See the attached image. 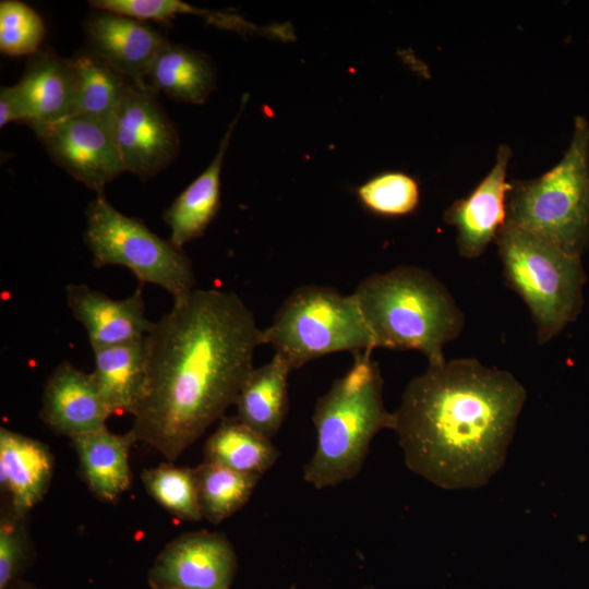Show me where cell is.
I'll use <instances>...</instances> for the list:
<instances>
[{
  "label": "cell",
  "instance_id": "cell-9",
  "mask_svg": "<svg viewBox=\"0 0 589 589\" xmlns=\"http://www.w3.org/2000/svg\"><path fill=\"white\" fill-rule=\"evenodd\" d=\"M115 140L125 168L147 180L178 156V132L146 83H132L113 115Z\"/></svg>",
  "mask_w": 589,
  "mask_h": 589
},
{
  "label": "cell",
  "instance_id": "cell-21",
  "mask_svg": "<svg viewBox=\"0 0 589 589\" xmlns=\"http://www.w3.org/2000/svg\"><path fill=\"white\" fill-rule=\"evenodd\" d=\"M292 370L278 354L253 369L236 400L237 418L254 431L272 438L288 411V375Z\"/></svg>",
  "mask_w": 589,
  "mask_h": 589
},
{
  "label": "cell",
  "instance_id": "cell-8",
  "mask_svg": "<svg viewBox=\"0 0 589 589\" xmlns=\"http://www.w3.org/2000/svg\"><path fill=\"white\" fill-rule=\"evenodd\" d=\"M85 215L84 241L95 267L124 266L139 285H157L173 299L195 289L192 263L182 249L154 233L139 218L117 211L104 193L88 204Z\"/></svg>",
  "mask_w": 589,
  "mask_h": 589
},
{
  "label": "cell",
  "instance_id": "cell-28",
  "mask_svg": "<svg viewBox=\"0 0 589 589\" xmlns=\"http://www.w3.org/2000/svg\"><path fill=\"white\" fill-rule=\"evenodd\" d=\"M45 35L40 15L16 0L0 2V50L9 56H33Z\"/></svg>",
  "mask_w": 589,
  "mask_h": 589
},
{
  "label": "cell",
  "instance_id": "cell-30",
  "mask_svg": "<svg viewBox=\"0 0 589 589\" xmlns=\"http://www.w3.org/2000/svg\"><path fill=\"white\" fill-rule=\"evenodd\" d=\"M89 5L141 21L169 22L179 14L205 16L208 22L226 27L229 14L200 10L180 0H93Z\"/></svg>",
  "mask_w": 589,
  "mask_h": 589
},
{
  "label": "cell",
  "instance_id": "cell-20",
  "mask_svg": "<svg viewBox=\"0 0 589 589\" xmlns=\"http://www.w3.org/2000/svg\"><path fill=\"white\" fill-rule=\"evenodd\" d=\"M93 351L92 375L111 414H132L146 381L145 337Z\"/></svg>",
  "mask_w": 589,
  "mask_h": 589
},
{
  "label": "cell",
  "instance_id": "cell-26",
  "mask_svg": "<svg viewBox=\"0 0 589 589\" xmlns=\"http://www.w3.org/2000/svg\"><path fill=\"white\" fill-rule=\"evenodd\" d=\"M141 478L147 493L175 517L187 521L203 518L195 469L164 462L144 469Z\"/></svg>",
  "mask_w": 589,
  "mask_h": 589
},
{
  "label": "cell",
  "instance_id": "cell-4",
  "mask_svg": "<svg viewBox=\"0 0 589 589\" xmlns=\"http://www.w3.org/2000/svg\"><path fill=\"white\" fill-rule=\"evenodd\" d=\"M371 354L372 350L354 353L346 374L317 399L312 414L316 446L303 469V479L315 489L356 477L373 437L393 428V412L383 402L380 368Z\"/></svg>",
  "mask_w": 589,
  "mask_h": 589
},
{
  "label": "cell",
  "instance_id": "cell-13",
  "mask_svg": "<svg viewBox=\"0 0 589 589\" xmlns=\"http://www.w3.org/2000/svg\"><path fill=\"white\" fill-rule=\"evenodd\" d=\"M510 155L509 147L501 145L491 171L445 213V221L457 229L458 250L464 257L480 256L506 221V196L513 188L506 181Z\"/></svg>",
  "mask_w": 589,
  "mask_h": 589
},
{
  "label": "cell",
  "instance_id": "cell-23",
  "mask_svg": "<svg viewBox=\"0 0 589 589\" xmlns=\"http://www.w3.org/2000/svg\"><path fill=\"white\" fill-rule=\"evenodd\" d=\"M205 461L237 472L260 474L271 469L279 450L271 438L254 431L237 417H223L204 448Z\"/></svg>",
  "mask_w": 589,
  "mask_h": 589
},
{
  "label": "cell",
  "instance_id": "cell-22",
  "mask_svg": "<svg viewBox=\"0 0 589 589\" xmlns=\"http://www.w3.org/2000/svg\"><path fill=\"white\" fill-rule=\"evenodd\" d=\"M215 68L204 53L167 41L157 55L146 83L184 103L203 104L215 87Z\"/></svg>",
  "mask_w": 589,
  "mask_h": 589
},
{
  "label": "cell",
  "instance_id": "cell-14",
  "mask_svg": "<svg viewBox=\"0 0 589 589\" xmlns=\"http://www.w3.org/2000/svg\"><path fill=\"white\" fill-rule=\"evenodd\" d=\"M110 416L92 373L64 361L48 377L40 418L53 432L72 438L105 428Z\"/></svg>",
  "mask_w": 589,
  "mask_h": 589
},
{
  "label": "cell",
  "instance_id": "cell-18",
  "mask_svg": "<svg viewBox=\"0 0 589 589\" xmlns=\"http://www.w3.org/2000/svg\"><path fill=\"white\" fill-rule=\"evenodd\" d=\"M247 103L229 124L221 139L216 156L208 167L194 179L164 213V220L170 229V241L181 248L200 238L216 217L220 206V172L226 151L235 127Z\"/></svg>",
  "mask_w": 589,
  "mask_h": 589
},
{
  "label": "cell",
  "instance_id": "cell-27",
  "mask_svg": "<svg viewBox=\"0 0 589 589\" xmlns=\"http://www.w3.org/2000/svg\"><path fill=\"white\" fill-rule=\"evenodd\" d=\"M357 196L371 213L404 216L417 208L420 191L414 178L399 171H387L361 184Z\"/></svg>",
  "mask_w": 589,
  "mask_h": 589
},
{
  "label": "cell",
  "instance_id": "cell-7",
  "mask_svg": "<svg viewBox=\"0 0 589 589\" xmlns=\"http://www.w3.org/2000/svg\"><path fill=\"white\" fill-rule=\"evenodd\" d=\"M264 344L273 346L291 370L334 352L376 348L356 296L325 286L296 289L262 329Z\"/></svg>",
  "mask_w": 589,
  "mask_h": 589
},
{
  "label": "cell",
  "instance_id": "cell-2",
  "mask_svg": "<svg viewBox=\"0 0 589 589\" xmlns=\"http://www.w3.org/2000/svg\"><path fill=\"white\" fill-rule=\"evenodd\" d=\"M525 399L507 371L443 360L409 382L392 430L414 473L443 489L480 488L503 466Z\"/></svg>",
  "mask_w": 589,
  "mask_h": 589
},
{
  "label": "cell",
  "instance_id": "cell-1",
  "mask_svg": "<svg viewBox=\"0 0 589 589\" xmlns=\"http://www.w3.org/2000/svg\"><path fill=\"white\" fill-rule=\"evenodd\" d=\"M262 329L233 292L193 289L145 337L146 381L129 433L169 462L191 446L252 372Z\"/></svg>",
  "mask_w": 589,
  "mask_h": 589
},
{
  "label": "cell",
  "instance_id": "cell-17",
  "mask_svg": "<svg viewBox=\"0 0 589 589\" xmlns=\"http://www.w3.org/2000/svg\"><path fill=\"white\" fill-rule=\"evenodd\" d=\"M53 471V458L44 443L0 429V485L10 506L27 514L45 495Z\"/></svg>",
  "mask_w": 589,
  "mask_h": 589
},
{
  "label": "cell",
  "instance_id": "cell-31",
  "mask_svg": "<svg viewBox=\"0 0 589 589\" xmlns=\"http://www.w3.org/2000/svg\"><path fill=\"white\" fill-rule=\"evenodd\" d=\"M11 121L23 122V116L12 86H2L0 89V127Z\"/></svg>",
  "mask_w": 589,
  "mask_h": 589
},
{
  "label": "cell",
  "instance_id": "cell-10",
  "mask_svg": "<svg viewBox=\"0 0 589 589\" xmlns=\"http://www.w3.org/2000/svg\"><path fill=\"white\" fill-rule=\"evenodd\" d=\"M32 130L58 166L97 194L125 171L112 121L76 113Z\"/></svg>",
  "mask_w": 589,
  "mask_h": 589
},
{
  "label": "cell",
  "instance_id": "cell-25",
  "mask_svg": "<svg viewBox=\"0 0 589 589\" xmlns=\"http://www.w3.org/2000/svg\"><path fill=\"white\" fill-rule=\"evenodd\" d=\"M195 470L202 516L216 525L247 504L262 477L205 460Z\"/></svg>",
  "mask_w": 589,
  "mask_h": 589
},
{
  "label": "cell",
  "instance_id": "cell-15",
  "mask_svg": "<svg viewBox=\"0 0 589 589\" xmlns=\"http://www.w3.org/2000/svg\"><path fill=\"white\" fill-rule=\"evenodd\" d=\"M143 286L123 300H115L86 285L65 288L69 309L86 329L92 349L143 339L153 327L145 315Z\"/></svg>",
  "mask_w": 589,
  "mask_h": 589
},
{
  "label": "cell",
  "instance_id": "cell-11",
  "mask_svg": "<svg viewBox=\"0 0 589 589\" xmlns=\"http://www.w3.org/2000/svg\"><path fill=\"white\" fill-rule=\"evenodd\" d=\"M238 561L229 539L206 530L169 542L149 572L152 589H230Z\"/></svg>",
  "mask_w": 589,
  "mask_h": 589
},
{
  "label": "cell",
  "instance_id": "cell-12",
  "mask_svg": "<svg viewBox=\"0 0 589 589\" xmlns=\"http://www.w3.org/2000/svg\"><path fill=\"white\" fill-rule=\"evenodd\" d=\"M87 46L132 83H146L151 68L168 41L144 21L97 10L84 23Z\"/></svg>",
  "mask_w": 589,
  "mask_h": 589
},
{
  "label": "cell",
  "instance_id": "cell-5",
  "mask_svg": "<svg viewBox=\"0 0 589 589\" xmlns=\"http://www.w3.org/2000/svg\"><path fill=\"white\" fill-rule=\"evenodd\" d=\"M507 220L581 256L589 243V125L575 119L563 158L541 177L512 188Z\"/></svg>",
  "mask_w": 589,
  "mask_h": 589
},
{
  "label": "cell",
  "instance_id": "cell-16",
  "mask_svg": "<svg viewBox=\"0 0 589 589\" xmlns=\"http://www.w3.org/2000/svg\"><path fill=\"white\" fill-rule=\"evenodd\" d=\"M12 88L23 122L31 128L76 113V81L70 58L46 50L36 52Z\"/></svg>",
  "mask_w": 589,
  "mask_h": 589
},
{
  "label": "cell",
  "instance_id": "cell-19",
  "mask_svg": "<svg viewBox=\"0 0 589 589\" xmlns=\"http://www.w3.org/2000/svg\"><path fill=\"white\" fill-rule=\"evenodd\" d=\"M82 478L100 500L115 501L131 483L129 454L135 443L131 434L119 435L107 428L71 438Z\"/></svg>",
  "mask_w": 589,
  "mask_h": 589
},
{
  "label": "cell",
  "instance_id": "cell-3",
  "mask_svg": "<svg viewBox=\"0 0 589 589\" xmlns=\"http://www.w3.org/2000/svg\"><path fill=\"white\" fill-rule=\"evenodd\" d=\"M353 294L375 347L419 350L429 364L445 360L443 347L464 327L462 312L446 287L423 268L371 275Z\"/></svg>",
  "mask_w": 589,
  "mask_h": 589
},
{
  "label": "cell",
  "instance_id": "cell-29",
  "mask_svg": "<svg viewBox=\"0 0 589 589\" xmlns=\"http://www.w3.org/2000/svg\"><path fill=\"white\" fill-rule=\"evenodd\" d=\"M26 514L5 506L0 519V589L17 579L31 562V545L26 529Z\"/></svg>",
  "mask_w": 589,
  "mask_h": 589
},
{
  "label": "cell",
  "instance_id": "cell-32",
  "mask_svg": "<svg viewBox=\"0 0 589 589\" xmlns=\"http://www.w3.org/2000/svg\"><path fill=\"white\" fill-rule=\"evenodd\" d=\"M9 589H39L37 588L34 584L27 581V580H24L22 578L15 580L10 587Z\"/></svg>",
  "mask_w": 589,
  "mask_h": 589
},
{
  "label": "cell",
  "instance_id": "cell-6",
  "mask_svg": "<svg viewBox=\"0 0 589 589\" xmlns=\"http://www.w3.org/2000/svg\"><path fill=\"white\" fill-rule=\"evenodd\" d=\"M496 241L507 284L528 305L541 344L573 322L582 304L581 256L507 220Z\"/></svg>",
  "mask_w": 589,
  "mask_h": 589
},
{
  "label": "cell",
  "instance_id": "cell-24",
  "mask_svg": "<svg viewBox=\"0 0 589 589\" xmlns=\"http://www.w3.org/2000/svg\"><path fill=\"white\" fill-rule=\"evenodd\" d=\"M70 60L76 81V113L112 121L130 81L89 49L76 51Z\"/></svg>",
  "mask_w": 589,
  "mask_h": 589
}]
</instances>
